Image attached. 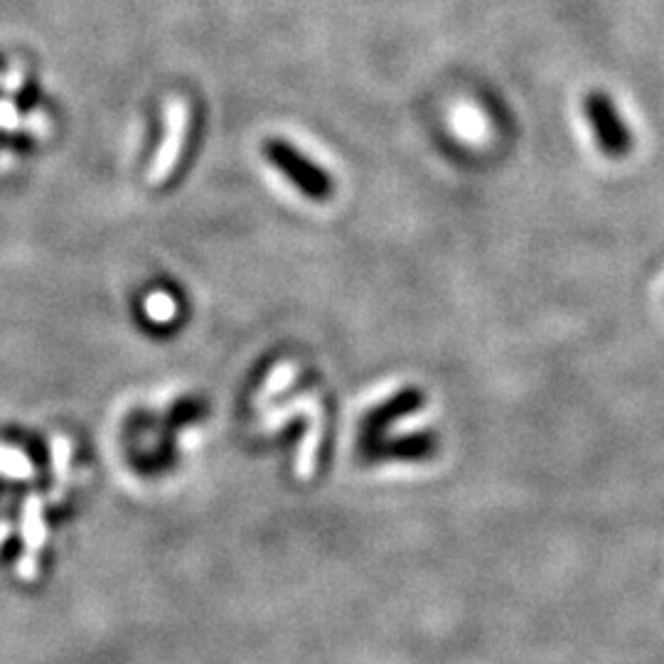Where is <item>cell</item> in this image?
<instances>
[{
  "mask_svg": "<svg viewBox=\"0 0 664 664\" xmlns=\"http://www.w3.org/2000/svg\"><path fill=\"white\" fill-rule=\"evenodd\" d=\"M269 158L278 170H283V173L296 182L303 192H308L310 197L328 195V178H325L323 173H318L313 165H308L305 160L298 158L291 148L281 146V143H273V146H269Z\"/></svg>",
  "mask_w": 664,
  "mask_h": 664,
  "instance_id": "3",
  "label": "cell"
},
{
  "mask_svg": "<svg viewBox=\"0 0 664 664\" xmlns=\"http://www.w3.org/2000/svg\"><path fill=\"white\" fill-rule=\"evenodd\" d=\"M148 315L155 320V323H168L170 318L175 315V303L168 293H153L148 298Z\"/></svg>",
  "mask_w": 664,
  "mask_h": 664,
  "instance_id": "5",
  "label": "cell"
},
{
  "mask_svg": "<svg viewBox=\"0 0 664 664\" xmlns=\"http://www.w3.org/2000/svg\"><path fill=\"white\" fill-rule=\"evenodd\" d=\"M296 369H293V364H281V367H276L273 369V374L269 377V382H266V387H264V392H261V396H273L278 392V389H283V387H288V384L293 382V377H296Z\"/></svg>",
  "mask_w": 664,
  "mask_h": 664,
  "instance_id": "6",
  "label": "cell"
},
{
  "mask_svg": "<svg viewBox=\"0 0 664 664\" xmlns=\"http://www.w3.org/2000/svg\"><path fill=\"white\" fill-rule=\"evenodd\" d=\"M583 109H586L588 126L596 136L598 148L610 158H625L633 148V136H630V128L625 126L615 101L605 91H591Z\"/></svg>",
  "mask_w": 664,
  "mask_h": 664,
  "instance_id": "1",
  "label": "cell"
},
{
  "mask_svg": "<svg viewBox=\"0 0 664 664\" xmlns=\"http://www.w3.org/2000/svg\"><path fill=\"white\" fill-rule=\"evenodd\" d=\"M187 128H190V106H187V101L173 99L168 109H165L163 141H160L151 170H148V182L151 185H163L173 175L182 148H185Z\"/></svg>",
  "mask_w": 664,
  "mask_h": 664,
  "instance_id": "2",
  "label": "cell"
},
{
  "mask_svg": "<svg viewBox=\"0 0 664 664\" xmlns=\"http://www.w3.org/2000/svg\"><path fill=\"white\" fill-rule=\"evenodd\" d=\"M451 123H453V131L460 133L463 141H475V131H478L480 123L475 121L473 109H468V106H460V109H455Z\"/></svg>",
  "mask_w": 664,
  "mask_h": 664,
  "instance_id": "4",
  "label": "cell"
}]
</instances>
